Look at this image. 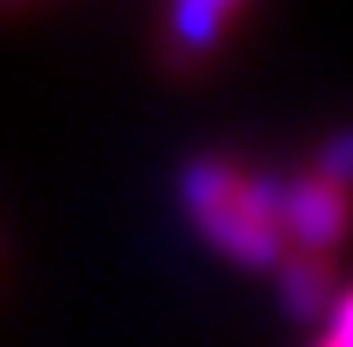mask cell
I'll use <instances>...</instances> for the list:
<instances>
[{
    "label": "cell",
    "mask_w": 353,
    "mask_h": 347,
    "mask_svg": "<svg viewBox=\"0 0 353 347\" xmlns=\"http://www.w3.org/2000/svg\"><path fill=\"white\" fill-rule=\"evenodd\" d=\"M353 234V198L341 186L317 180L312 168H299L281 180V246L305 257H335L341 239Z\"/></svg>",
    "instance_id": "3957f363"
},
{
    "label": "cell",
    "mask_w": 353,
    "mask_h": 347,
    "mask_svg": "<svg viewBox=\"0 0 353 347\" xmlns=\"http://www.w3.org/2000/svg\"><path fill=\"white\" fill-rule=\"evenodd\" d=\"M180 204L192 228L240 270H276L281 264V180L252 174L228 156H192L180 168Z\"/></svg>",
    "instance_id": "6da1fadb"
},
{
    "label": "cell",
    "mask_w": 353,
    "mask_h": 347,
    "mask_svg": "<svg viewBox=\"0 0 353 347\" xmlns=\"http://www.w3.org/2000/svg\"><path fill=\"white\" fill-rule=\"evenodd\" d=\"M312 347H335V341H323V335H317V341H312Z\"/></svg>",
    "instance_id": "52a82bcc"
},
{
    "label": "cell",
    "mask_w": 353,
    "mask_h": 347,
    "mask_svg": "<svg viewBox=\"0 0 353 347\" xmlns=\"http://www.w3.org/2000/svg\"><path fill=\"white\" fill-rule=\"evenodd\" d=\"M323 341H335V347H353V288H341V293H335L330 317H323Z\"/></svg>",
    "instance_id": "8992f818"
},
{
    "label": "cell",
    "mask_w": 353,
    "mask_h": 347,
    "mask_svg": "<svg viewBox=\"0 0 353 347\" xmlns=\"http://www.w3.org/2000/svg\"><path fill=\"white\" fill-rule=\"evenodd\" d=\"M252 24V6L245 0H180V6H162L156 12V66L168 78H204L222 48Z\"/></svg>",
    "instance_id": "7a4b0ae2"
},
{
    "label": "cell",
    "mask_w": 353,
    "mask_h": 347,
    "mask_svg": "<svg viewBox=\"0 0 353 347\" xmlns=\"http://www.w3.org/2000/svg\"><path fill=\"white\" fill-rule=\"evenodd\" d=\"M312 174H317V180H330V186H341V192L353 198V126L330 132V138L312 150Z\"/></svg>",
    "instance_id": "5b68a950"
},
{
    "label": "cell",
    "mask_w": 353,
    "mask_h": 347,
    "mask_svg": "<svg viewBox=\"0 0 353 347\" xmlns=\"http://www.w3.org/2000/svg\"><path fill=\"white\" fill-rule=\"evenodd\" d=\"M276 288H281V306H288V317H299V324L323 329V317H330V306H335V293H341V281H335V264H330V257L281 252V264H276Z\"/></svg>",
    "instance_id": "277c9868"
}]
</instances>
